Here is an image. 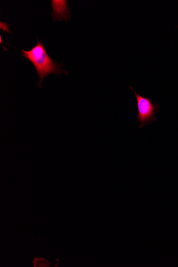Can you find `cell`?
<instances>
[{
    "instance_id": "obj_1",
    "label": "cell",
    "mask_w": 178,
    "mask_h": 267,
    "mask_svg": "<svg viewBox=\"0 0 178 267\" xmlns=\"http://www.w3.org/2000/svg\"><path fill=\"white\" fill-rule=\"evenodd\" d=\"M36 46L29 51L22 50L23 56L29 60L35 66L38 74L40 82L38 86H41L45 77L50 74L60 75L62 73L67 75L68 72L63 70V65L55 64L50 58L42 42L38 40Z\"/></svg>"
},
{
    "instance_id": "obj_2",
    "label": "cell",
    "mask_w": 178,
    "mask_h": 267,
    "mask_svg": "<svg viewBox=\"0 0 178 267\" xmlns=\"http://www.w3.org/2000/svg\"><path fill=\"white\" fill-rule=\"evenodd\" d=\"M130 88L134 92L137 99L138 115L136 121L139 124V127L141 128L152 124L153 121L157 120L155 114L158 113L160 106L154 103L150 98L139 95L133 87L130 86Z\"/></svg>"
}]
</instances>
